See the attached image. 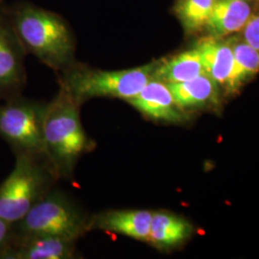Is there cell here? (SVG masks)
Wrapping results in <instances>:
<instances>
[{
	"mask_svg": "<svg viewBox=\"0 0 259 259\" xmlns=\"http://www.w3.org/2000/svg\"><path fill=\"white\" fill-rule=\"evenodd\" d=\"M5 9L27 54L57 73L77 61L74 32L61 15L27 1L5 4Z\"/></svg>",
	"mask_w": 259,
	"mask_h": 259,
	"instance_id": "cell-1",
	"label": "cell"
},
{
	"mask_svg": "<svg viewBox=\"0 0 259 259\" xmlns=\"http://www.w3.org/2000/svg\"><path fill=\"white\" fill-rule=\"evenodd\" d=\"M59 92L47 103L44 117V140L47 159L59 177H73L79 159L95 147L83 129L81 104L60 84Z\"/></svg>",
	"mask_w": 259,
	"mask_h": 259,
	"instance_id": "cell-2",
	"label": "cell"
},
{
	"mask_svg": "<svg viewBox=\"0 0 259 259\" xmlns=\"http://www.w3.org/2000/svg\"><path fill=\"white\" fill-rule=\"evenodd\" d=\"M157 64L158 61H155L128 69L105 70L76 61L59 73V83L81 105L96 97L117 98L127 102L155 78Z\"/></svg>",
	"mask_w": 259,
	"mask_h": 259,
	"instance_id": "cell-3",
	"label": "cell"
},
{
	"mask_svg": "<svg viewBox=\"0 0 259 259\" xmlns=\"http://www.w3.org/2000/svg\"><path fill=\"white\" fill-rule=\"evenodd\" d=\"M92 215L65 192L51 189L19 221L15 235H47L77 241L91 232Z\"/></svg>",
	"mask_w": 259,
	"mask_h": 259,
	"instance_id": "cell-4",
	"label": "cell"
},
{
	"mask_svg": "<svg viewBox=\"0 0 259 259\" xmlns=\"http://www.w3.org/2000/svg\"><path fill=\"white\" fill-rule=\"evenodd\" d=\"M59 177L46 157L16 155L15 167L0 185V218L19 221L48 193Z\"/></svg>",
	"mask_w": 259,
	"mask_h": 259,
	"instance_id": "cell-5",
	"label": "cell"
},
{
	"mask_svg": "<svg viewBox=\"0 0 259 259\" xmlns=\"http://www.w3.org/2000/svg\"><path fill=\"white\" fill-rule=\"evenodd\" d=\"M47 103L19 95L0 102V137L15 155L47 157L44 117Z\"/></svg>",
	"mask_w": 259,
	"mask_h": 259,
	"instance_id": "cell-6",
	"label": "cell"
},
{
	"mask_svg": "<svg viewBox=\"0 0 259 259\" xmlns=\"http://www.w3.org/2000/svg\"><path fill=\"white\" fill-rule=\"evenodd\" d=\"M27 55L12 25L5 4L0 5V102L21 95L27 83Z\"/></svg>",
	"mask_w": 259,
	"mask_h": 259,
	"instance_id": "cell-7",
	"label": "cell"
},
{
	"mask_svg": "<svg viewBox=\"0 0 259 259\" xmlns=\"http://www.w3.org/2000/svg\"><path fill=\"white\" fill-rule=\"evenodd\" d=\"M75 240L47 235H15L1 259L76 258Z\"/></svg>",
	"mask_w": 259,
	"mask_h": 259,
	"instance_id": "cell-8",
	"label": "cell"
},
{
	"mask_svg": "<svg viewBox=\"0 0 259 259\" xmlns=\"http://www.w3.org/2000/svg\"><path fill=\"white\" fill-rule=\"evenodd\" d=\"M153 211L146 209H108L92 215L91 232L124 235L135 240L149 242Z\"/></svg>",
	"mask_w": 259,
	"mask_h": 259,
	"instance_id": "cell-9",
	"label": "cell"
},
{
	"mask_svg": "<svg viewBox=\"0 0 259 259\" xmlns=\"http://www.w3.org/2000/svg\"><path fill=\"white\" fill-rule=\"evenodd\" d=\"M129 103L144 116L157 121L181 123L187 117L173 97L166 83L153 78Z\"/></svg>",
	"mask_w": 259,
	"mask_h": 259,
	"instance_id": "cell-10",
	"label": "cell"
},
{
	"mask_svg": "<svg viewBox=\"0 0 259 259\" xmlns=\"http://www.w3.org/2000/svg\"><path fill=\"white\" fill-rule=\"evenodd\" d=\"M250 17L247 0H215L205 29L210 37L222 38L243 30Z\"/></svg>",
	"mask_w": 259,
	"mask_h": 259,
	"instance_id": "cell-11",
	"label": "cell"
},
{
	"mask_svg": "<svg viewBox=\"0 0 259 259\" xmlns=\"http://www.w3.org/2000/svg\"><path fill=\"white\" fill-rule=\"evenodd\" d=\"M199 50L205 73L221 85H227L232 73L233 53L230 41L207 37L196 45Z\"/></svg>",
	"mask_w": 259,
	"mask_h": 259,
	"instance_id": "cell-12",
	"label": "cell"
},
{
	"mask_svg": "<svg viewBox=\"0 0 259 259\" xmlns=\"http://www.w3.org/2000/svg\"><path fill=\"white\" fill-rule=\"evenodd\" d=\"M191 226L185 218L164 210L153 211L149 243L157 249H172L185 242Z\"/></svg>",
	"mask_w": 259,
	"mask_h": 259,
	"instance_id": "cell-13",
	"label": "cell"
},
{
	"mask_svg": "<svg viewBox=\"0 0 259 259\" xmlns=\"http://www.w3.org/2000/svg\"><path fill=\"white\" fill-rule=\"evenodd\" d=\"M205 73L196 47L166 59L158 60L155 78L166 83H181Z\"/></svg>",
	"mask_w": 259,
	"mask_h": 259,
	"instance_id": "cell-14",
	"label": "cell"
},
{
	"mask_svg": "<svg viewBox=\"0 0 259 259\" xmlns=\"http://www.w3.org/2000/svg\"><path fill=\"white\" fill-rule=\"evenodd\" d=\"M167 84L177 105L184 111L217 101L219 84L206 73L185 82Z\"/></svg>",
	"mask_w": 259,
	"mask_h": 259,
	"instance_id": "cell-15",
	"label": "cell"
},
{
	"mask_svg": "<svg viewBox=\"0 0 259 259\" xmlns=\"http://www.w3.org/2000/svg\"><path fill=\"white\" fill-rule=\"evenodd\" d=\"M233 53L232 73L226 88L236 93L259 72V53L245 40L230 41Z\"/></svg>",
	"mask_w": 259,
	"mask_h": 259,
	"instance_id": "cell-16",
	"label": "cell"
},
{
	"mask_svg": "<svg viewBox=\"0 0 259 259\" xmlns=\"http://www.w3.org/2000/svg\"><path fill=\"white\" fill-rule=\"evenodd\" d=\"M215 0H176L174 13L187 34H195L206 26Z\"/></svg>",
	"mask_w": 259,
	"mask_h": 259,
	"instance_id": "cell-17",
	"label": "cell"
},
{
	"mask_svg": "<svg viewBox=\"0 0 259 259\" xmlns=\"http://www.w3.org/2000/svg\"><path fill=\"white\" fill-rule=\"evenodd\" d=\"M244 30V39L259 53V13L251 15Z\"/></svg>",
	"mask_w": 259,
	"mask_h": 259,
	"instance_id": "cell-18",
	"label": "cell"
},
{
	"mask_svg": "<svg viewBox=\"0 0 259 259\" xmlns=\"http://www.w3.org/2000/svg\"><path fill=\"white\" fill-rule=\"evenodd\" d=\"M12 236V224L0 218V259L6 250Z\"/></svg>",
	"mask_w": 259,
	"mask_h": 259,
	"instance_id": "cell-19",
	"label": "cell"
},
{
	"mask_svg": "<svg viewBox=\"0 0 259 259\" xmlns=\"http://www.w3.org/2000/svg\"><path fill=\"white\" fill-rule=\"evenodd\" d=\"M2 4H4V0H0V5H2Z\"/></svg>",
	"mask_w": 259,
	"mask_h": 259,
	"instance_id": "cell-20",
	"label": "cell"
}]
</instances>
